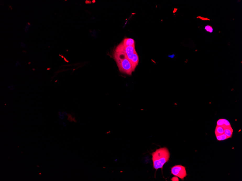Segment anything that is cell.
<instances>
[{
	"instance_id": "8fae6325",
	"label": "cell",
	"mask_w": 242,
	"mask_h": 181,
	"mask_svg": "<svg viewBox=\"0 0 242 181\" xmlns=\"http://www.w3.org/2000/svg\"><path fill=\"white\" fill-rule=\"evenodd\" d=\"M205 30L207 32L212 33L213 32V28L211 25H208L205 26Z\"/></svg>"
},
{
	"instance_id": "9c48e42d",
	"label": "cell",
	"mask_w": 242,
	"mask_h": 181,
	"mask_svg": "<svg viewBox=\"0 0 242 181\" xmlns=\"http://www.w3.org/2000/svg\"><path fill=\"white\" fill-rule=\"evenodd\" d=\"M224 133V129L223 127L217 125L215 130V134L216 136L220 135Z\"/></svg>"
},
{
	"instance_id": "6da1fadb",
	"label": "cell",
	"mask_w": 242,
	"mask_h": 181,
	"mask_svg": "<svg viewBox=\"0 0 242 181\" xmlns=\"http://www.w3.org/2000/svg\"><path fill=\"white\" fill-rule=\"evenodd\" d=\"M114 56L120 71L131 75L133 72L132 64L125 52L122 43L116 48Z\"/></svg>"
},
{
	"instance_id": "3957f363",
	"label": "cell",
	"mask_w": 242,
	"mask_h": 181,
	"mask_svg": "<svg viewBox=\"0 0 242 181\" xmlns=\"http://www.w3.org/2000/svg\"><path fill=\"white\" fill-rule=\"evenodd\" d=\"M171 174L183 180L187 176L186 167L184 166L177 165L171 168Z\"/></svg>"
},
{
	"instance_id": "ba28073f",
	"label": "cell",
	"mask_w": 242,
	"mask_h": 181,
	"mask_svg": "<svg viewBox=\"0 0 242 181\" xmlns=\"http://www.w3.org/2000/svg\"><path fill=\"white\" fill-rule=\"evenodd\" d=\"M224 133L228 138H231L233 135V130L231 126L227 127L224 128Z\"/></svg>"
},
{
	"instance_id": "5bb4252c",
	"label": "cell",
	"mask_w": 242,
	"mask_h": 181,
	"mask_svg": "<svg viewBox=\"0 0 242 181\" xmlns=\"http://www.w3.org/2000/svg\"><path fill=\"white\" fill-rule=\"evenodd\" d=\"M168 57H170V58H173L175 56V55L174 54H173L172 55H169Z\"/></svg>"
},
{
	"instance_id": "52a82bcc",
	"label": "cell",
	"mask_w": 242,
	"mask_h": 181,
	"mask_svg": "<svg viewBox=\"0 0 242 181\" xmlns=\"http://www.w3.org/2000/svg\"><path fill=\"white\" fill-rule=\"evenodd\" d=\"M122 43L124 47L135 46V40L132 38H125Z\"/></svg>"
},
{
	"instance_id": "5b68a950",
	"label": "cell",
	"mask_w": 242,
	"mask_h": 181,
	"mask_svg": "<svg viewBox=\"0 0 242 181\" xmlns=\"http://www.w3.org/2000/svg\"><path fill=\"white\" fill-rule=\"evenodd\" d=\"M139 62V56L136 52L135 51V52H134L133 58H132V60L130 61V62H131V64H132L133 71H135L137 66H138V65Z\"/></svg>"
},
{
	"instance_id": "7a4b0ae2",
	"label": "cell",
	"mask_w": 242,
	"mask_h": 181,
	"mask_svg": "<svg viewBox=\"0 0 242 181\" xmlns=\"http://www.w3.org/2000/svg\"><path fill=\"white\" fill-rule=\"evenodd\" d=\"M152 160L153 168L156 170L163 168L164 164L169 161L170 153L166 147L160 148L152 153Z\"/></svg>"
},
{
	"instance_id": "4fadbf2b",
	"label": "cell",
	"mask_w": 242,
	"mask_h": 181,
	"mask_svg": "<svg viewBox=\"0 0 242 181\" xmlns=\"http://www.w3.org/2000/svg\"><path fill=\"white\" fill-rule=\"evenodd\" d=\"M172 181H179L178 177H173L172 179Z\"/></svg>"
},
{
	"instance_id": "7c38bea8",
	"label": "cell",
	"mask_w": 242,
	"mask_h": 181,
	"mask_svg": "<svg viewBox=\"0 0 242 181\" xmlns=\"http://www.w3.org/2000/svg\"><path fill=\"white\" fill-rule=\"evenodd\" d=\"M196 18L200 19L203 21L210 20L208 18L203 17L201 16H198Z\"/></svg>"
},
{
	"instance_id": "30bf717a",
	"label": "cell",
	"mask_w": 242,
	"mask_h": 181,
	"mask_svg": "<svg viewBox=\"0 0 242 181\" xmlns=\"http://www.w3.org/2000/svg\"><path fill=\"white\" fill-rule=\"evenodd\" d=\"M216 138L218 141H223L229 138L228 137H227V136L224 133L223 134L220 135L216 136Z\"/></svg>"
},
{
	"instance_id": "277c9868",
	"label": "cell",
	"mask_w": 242,
	"mask_h": 181,
	"mask_svg": "<svg viewBox=\"0 0 242 181\" xmlns=\"http://www.w3.org/2000/svg\"><path fill=\"white\" fill-rule=\"evenodd\" d=\"M123 46L124 50L128 58L130 61H131L134 56V52L136 51L135 49V46L124 47L123 45Z\"/></svg>"
},
{
	"instance_id": "8992f818",
	"label": "cell",
	"mask_w": 242,
	"mask_h": 181,
	"mask_svg": "<svg viewBox=\"0 0 242 181\" xmlns=\"http://www.w3.org/2000/svg\"><path fill=\"white\" fill-rule=\"evenodd\" d=\"M217 125L221 126L224 128L227 127L231 126L230 122L227 120L221 119L218 120L217 122Z\"/></svg>"
}]
</instances>
